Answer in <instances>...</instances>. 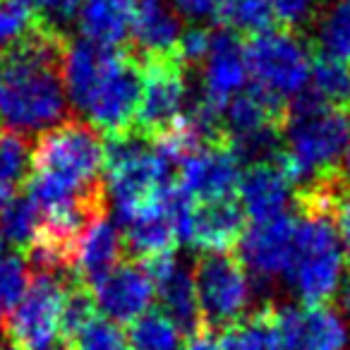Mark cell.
I'll use <instances>...</instances> for the list:
<instances>
[{
	"mask_svg": "<svg viewBox=\"0 0 350 350\" xmlns=\"http://www.w3.org/2000/svg\"><path fill=\"white\" fill-rule=\"evenodd\" d=\"M41 211L27 192L0 200V240L17 250H27L39 228Z\"/></svg>",
	"mask_w": 350,
	"mask_h": 350,
	"instance_id": "cell-26",
	"label": "cell"
},
{
	"mask_svg": "<svg viewBox=\"0 0 350 350\" xmlns=\"http://www.w3.org/2000/svg\"><path fill=\"white\" fill-rule=\"evenodd\" d=\"M29 5H34L51 25L65 31V27L72 20H77V12L82 8L84 0H27Z\"/></svg>",
	"mask_w": 350,
	"mask_h": 350,
	"instance_id": "cell-33",
	"label": "cell"
},
{
	"mask_svg": "<svg viewBox=\"0 0 350 350\" xmlns=\"http://www.w3.org/2000/svg\"><path fill=\"white\" fill-rule=\"evenodd\" d=\"M106 142L82 118H65L60 125L41 132L31 146L27 195L39 211L108 197L101 178Z\"/></svg>",
	"mask_w": 350,
	"mask_h": 350,
	"instance_id": "cell-2",
	"label": "cell"
},
{
	"mask_svg": "<svg viewBox=\"0 0 350 350\" xmlns=\"http://www.w3.org/2000/svg\"><path fill=\"white\" fill-rule=\"evenodd\" d=\"M101 317L116 324H135L154 302V281L142 262L125 259L92 288Z\"/></svg>",
	"mask_w": 350,
	"mask_h": 350,
	"instance_id": "cell-17",
	"label": "cell"
},
{
	"mask_svg": "<svg viewBox=\"0 0 350 350\" xmlns=\"http://www.w3.org/2000/svg\"><path fill=\"white\" fill-rule=\"evenodd\" d=\"M317 44L321 53L350 60V0H334L314 22Z\"/></svg>",
	"mask_w": 350,
	"mask_h": 350,
	"instance_id": "cell-28",
	"label": "cell"
},
{
	"mask_svg": "<svg viewBox=\"0 0 350 350\" xmlns=\"http://www.w3.org/2000/svg\"><path fill=\"white\" fill-rule=\"evenodd\" d=\"M31 139L0 127V200L20 192L31 163Z\"/></svg>",
	"mask_w": 350,
	"mask_h": 350,
	"instance_id": "cell-27",
	"label": "cell"
},
{
	"mask_svg": "<svg viewBox=\"0 0 350 350\" xmlns=\"http://www.w3.org/2000/svg\"><path fill=\"white\" fill-rule=\"evenodd\" d=\"M106 192L116 202L120 224L125 219H130L135 211L151 204L165 187L175 183V170L161 159L154 144L142 151V154L106 168Z\"/></svg>",
	"mask_w": 350,
	"mask_h": 350,
	"instance_id": "cell-10",
	"label": "cell"
},
{
	"mask_svg": "<svg viewBox=\"0 0 350 350\" xmlns=\"http://www.w3.org/2000/svg\"><path fill=\"white\" fill-rule=\"evenodd\" d=\"M137 3L139 0H84L77 12V25L84 39L122 49L130 39Z\"/></svg>",
	"mask_w": 350,
	"mask_h": 350,
	"instance_id": "cell-22",
	"label": "cell"
},
{
	"mask_svg": "<svg viewBox=\"0 0 350 350\" xmlns=\"http://www.w3.org/2000/svg\"><path fill=\"white\" fill-rule=\"evenodd\" d=\"M5 317H8V312L3 310V305H0V343H3V329H5Z\"/></svg>",
	"mask_w": 350,
	"mask_h": 350,
	"instance_id": "cell-39",
	"label": "cell"
},
{
	"mask_svg": "<svg viewBox=\"0 0 350 350\" xmlns=\"http://www.w3.org/2000/svg\"><path fill=\"white\" fill-rule=\"evenodd\" d=\"M238 195L245 216L252 219V224H262V221L288 214L286 209L293 200V183L288 180V175L276 163V159L264 161L243 170Z\"/></svg>",
	"mask_w": 350,
	"mask_h": 350,
	"instance_id": "cell-18",
	"label": "cell"
},
{
	"mask_svg": "<svg viewBox=\"0 0 350 350\" xmlns=\"http://www.w3.org/2000/svg\"><path fill=\"white\" fill-rule=\"evenodd\" d=\"M49 350H72V348H70V343H65V340H58V343H55L53 348H49Z\"/></svg>",
	"mask_w": 350,
	"mask_h": 350,
	"instance_id": "cell-40",
	"label": "cell"
},
{
	"mask_svg": "<svg viewBox=\"0 0 350 350\" xmlns=\"http://www.w3.org/2000/svg\"><path fill=\"white\" fill-rule=\"evenodd\" d=\"M271 10L276 15L278 27H288V29H297L312 20L314 15V3L317 0H269Z\"/></svg>",
	"mask_w": 350,
	"mask_h": 350,
	"instance_id": "cell-32",
	"label": "cell"
},
{
	"mask_svg": "<svg viewBox=\"0 0 350 350\" xmlns=\"http://www.w3.org/2000/svg\"><path fill=\"white\" fill-rule=\"evenodd\" d=\"M340 173H345L343 180H345V185L350 187V139H348V146H345V151H343V170H340Z\"/></svg>",
	"mask_w": 350,
	"mask_h": 350,
	"instance_id": "cell-38",
	"label": "cell"
},
{
	"mask_svg": "<svg viewBox=\"0 0 350 350\" xmlns=\"http://www.w3.org/2000/svg\"><path fill=\"white\" fill-rule=\"evenodd\" d=\"M68 31L44 17L22 44L0 53V127L36 139L70 118L63 79Z\"/></svg>",
	"mask_w": 350,
	"mask_h": 350,
	"instance_id": "cell-1",
	"label": "cell"
},
{
	"mask_svg": "<svg viewBox=\"0 0 350 350\" xmlns=\"http://www.w3.org/2000/svg\"><path fill=\"white\" fill-rule=\"evenodd\" d=\"M216 336L224 350H278L276 305L264 302L262 307L250 312L243 321Z\"/></svg>",
	"mask_w": 350,
	"mask_h": 350,
	"instance_id": "cell-23",
	"label": "cell"
},
{
	"mask_svg": "<svg viewBox=\"0 0 350 350\" xmlns=\"http://www.w3.org/2000/svg\"><path fill=\"white\" fill-rule=\"evenodd\" d=\"M0 254H3V240H0Z\"/></svg>",
	"mask_w": 350,
	"mask_h": 350,
	"instance_id": "cell-42",
	"label": "cell"
},
{
	"mask_svg": "<svg viewBox=\"0 0 350 350\" xmlns=\"http://www.w3.org/2000/svg\"><path fill=\"white\" fill-rule=\"evenodd\" d=\"M173 10L180 20L206 27L209 20H216V0H173Z\"/></svg>",
	"mask_w": 350,
	"mask_h": 350,
	"instance_id": "cell-34",
	"label": "cell"
},
{
	"mask_svg": "<svg viewBox=\"0 0 350 350\" xmlns=\"http://www.w3.org/2000/svg\"><path fill=\"white\" fill-rule=\"evenodd\" d=\"M125 259L127 254L122 230L108 219V214H103L84 230L79 240L77 257H75V276L87 288H94Z\"/></svg>",
	"mask_w": 350,
	"mask_h": 350,
	"instance_id": "cell-21",
	"label": "cell"
},
{
	"mask_svg": "<svg viewBox=\"0 0 350 350\" xmlns=\"http://www.w3.org/2000/svg\"><path fill=\"white\" fill-rule=\"evenodd\" d=\"M245 60L250 77L259 89L291 103L310 82L314 46L302 31L276 25L245 41Z\"/></svg>",
	"mask_w": 350,
	"mask_h": 350,
	"instance_id": "cell-4",
	"label": "cell"
},
{
	"mask_svg": "<svg viewBox=\"0 0 350 350\" xmlns=\"http://www.w3.org/2000/svg\"><path fill=\"white\" fill-rule=\"evenodd\" d=\"M295 243L297 216L283 214L250 226L238 243V257L259 283L269 286L276 278L288 276L295 259Z\"/></svg>",
	"mask_w": 350,
	"mask_h": 350,
	"instance_id": "cell-11",
	"label": "cell"
},
{
	"mask_svg": "<svg viewBox=\"0 0 350 350\" xmlns=\"http://www.w3.org/2000/svg\"><path fill=\"white\" fill-rule=\"evenodd\" d=\"M31 278V269L20 252H10L0 257V305L10 312L27 293Z\"/></svg>",
	"mask_w": 350,
	"mask_h": 350,
	"instance_id": "cell-31",
	"label": "cell"
},
{
	"mask_svg": "<svg viewBox=\"0 0 350 350\" xmlns=\"http://www.w3.org/2000/svg\"><path fill=\"white\" fill-rule=\"evenodd\" d=\"M336 300H338V307L345 317H350V271H343V278L338 283V291H336Z\"/></svg>",
	"mask_w": 350,
	"mask_h": 350,
	"instance_id": "cell-37",
	"label": "cell"
},
{
	"mask_svg": "<svg viewBox=\"0 0 350 350\" xmlns=\"http://www.w3.org/2000/svg\"><path fill=\"white\" fill-rule=\"evenodd\" d=\"M331 219H334V228H336V235H338L343 257L350 262V187H345V190L340 192Z\"/></svg>",
	"mask_w": 350,
	"mask_h": 350,
	"instance_id": "cell-35",
	"label": "cell"
},
{
	"mask_svg": "<svg viewBox=\"0 0 350 350\" xmlns=\"http://www.w3.org/2000/svg\"><path fill=\"white\" fill-rule=\"evenodd\" d=\"M350 139V113L326 106L312 92H302L288 103L283 122V149L276 163L297 190L319 175L338 170Z\"/></svg>",
	"mask_w": 350,
	"mask_h": 350,
	"instance_id": "cell-3",
	"label": "cell"
},
{
	"mask_svg": "<svg viewBox=\"0 0 350 350\" xmlns=\"http://www.w3.org/2000/svg\"><path fill=\"white\" fill-rule=\"evenodd\" d=\"M0 350H10V348H8V345H5V340H3V343H0Z\"/></svg>",
	"mask_w": 350,
	"mask_h": 350,
	"instance_id": "cell-41",
	"label": "cell"
},
{
	"mask_svg": "<svg viewBox=\"0 0 350 350\" xmlns=\"http://www.w3.org/2000/svg\"><path fill=\"white\" fill-rule=\"evenodd\" d=\"M216 22L238 36H257L276 27L269 0H216Z\"/></svg>",
	"mask_w": 350,
	"mask_h": 350,
	"instance_id": "cell-25",
	"label": "cell"
},
{
	"mask_svg": "<svg viewBox=\"0 0 350 350\" xmlns=\"http://www.w3.org/2000/svg\"><path fill=\"white\" fill-rule=\"evenodd\" d=\"M132 350H185V338L159 310L146 312L130 329Z\"/></svg>",
	"mask_w": 350,
	"mask_h": 350,
	"instance_id": "cell-29",
	"label": "cell"
},
{
	"mask_svg": "<svg viewBox=\"0 0 350 350\" xmlns=\"http://www.w3.org/2000/svg\"><path fill=\"white\" fill-rule=\"evenodd\" d=\"M142 264L154 281V300L159 302L161 314L180 331L183 338L190 340L204 334L192 267H187L175 252Z\"/></svg>",
	"mask_w": 350,
	"mask_h": 350,
	"instance_id": "cell-12",
	"label": "cell"
},
{
	"mask_svg": "<svg viewBox=\"0 0 350 350\" xmlns=\"http://www.w3.org/2000/svg\"><path fill=\"white\" fill-rule=\"evenodd\" d=\"M122 49L94 44L89 39L68 41L65 60H63V79H65V92H68V101L77 111L87 108L96 84L101 82L103 75L108 72V68L118 60Z\"/></svg>",
	"mask_w": 350,
	"mask_h": 350,
	"instance_id": "cell-20",
	"label": "cell"
},
{
	"mask_svg": "<svg viewBox=\"0 0 350 350\" xmlns=\"http://www.w3.org/2000/svg\"><path fill=\"white\" fill-rule=\"evenodd\" d=\"M204 334H221L252 312V281L233 252H200L192 259Z\"/></svg>",
	"mask_w": 350,
	"mask_h": 350,
	"instance_id": "cell-6",
	"label": "cell"
},
{
	"mask_svg": "<svg viewBox=\"0 0 350 350\" xmlns=\"http://www.w3.org/2000/svg\"><path fill=\"white\" fill-rule=\"evenodd\" d=\"M77 281L63 273L31 271L27 293L8 312L3 340L10 350H49L60 340V314L68 286Z\"/></svg>",
	"mask_w": 350,
	"mask_h": 350,
	"instance_id": "cell-7",
	"label": "cell"
},
{
	"mask_svg": "<svg viewBox=\"0 0 350 350\" xmlns=\"http://www.w3.org/2000/svg\"><path fill=\"white\" fill-rule=\"evenodd\" d=\"M200 72V94L211 106L224 108L235 94L245 89L250 72L245 60V41L243 36L228 29H211L209 51L197 68Z\"/></svg>",
	"mask_w": 350,
	"mask_h": 350,
	"instance_id": "cell-16",
	"label": "cell"
},
{
	"mask_svg": "<svg viewBox=\"0 0 350 350\" xmlns=\"http://www.w3.org/2000/svg\"><path fill=\"white\" fill-rule=\"evenodd\" d=\"M185 350H224L216 334H200L185 343Z\"/></svg>",
	"mask_w": 350,
	"mask_h": 350,
	"instance_id": "cell-36",
	"label": "cell"
},
{
	"mask_svg": "<svg viewBox=\"0 0 350 350\" xmlns=\"http://www.w3.org/2000/svg\"><path fill=\"white\" fill-rule=\"evenodd\" d=\"M72 350H132L130 336L120 324L96 314L70 340Z\"/></svg>",
	"mask_w": 350,
	"mask_h": 350,
	"instance_id": "cell-30",
	"label": "cell"
},
{
	"mask_svg": "<svg viewBox=\"0 0 350 350\" xmlns=\"http://www.w3.org/2000/svg\"><path fill=\"white\" fill-rule=\"evenodd\" d=\"M247 230V216L235 197L190 202L180 219V243L200 252H230Z\"/></svg>",
	"mask_w": 350,
	"mask_h": 350,
	"instance_id": "cell-15",
	"label": "cell"
},
{
	"mask_svg": "<svg viewBox=\"0 0 350 350\" xmlns=\"http://www.w3.org/2000/svg\"><path fill=\"white\" fill-rule=\"evenodd\" d=\"M142 63V98L132 130L154 144L161 135L180 120L190 98L187 75L178 55L173 58L139 60Z\"/></svg>",
	"mask_w": 350,
	"mask_h": 350,
	"instance_id": "cell-8",
	"label": "cell"
},
{
	"mask_svg": "<svg viewBox=\"0 0 350 350\" xmlns=\"http://www.w3.org/2000/svg\"><path fill=\"white\" fill-rule=\"evenodd\" d=\"M183 27L180 17L175 15L161 0H139L135 10V20L130 27V41L127 49L139 60L173 58L178 55Z\"/></svg>",
	"mask_w": 350,
	"mask_h": 350,
	"instance_id": "cell-19",
	"label": "cell"
},
{
	"mask_svg": "<svg viewBox=\"0 0 350 350\" xmlns=\"http://www.w3.org/2000/svg\"><path fill=\"white\" fill-rule=\"evenodd\" d=\"M243 163L230 144L202 146L187 156L175 173V185L192 202H211L235 197Z\"/></svg>",
	"mask_w": 350,
	"mask_h": 350,
	"instance_id": "cell-14",
	"label": "cell"
},
{
	"mask_svg": "<svg viewBox=\"0 0 350 350\" xmlns=\"http://www.w3.org/2000/svg\"><path fill=\"white\" fill-rule=\"evenodd\" d=\"M278 350H350L343 314L326 305L276 307Z\"/></svg>",
	"mask_w": 350,
	"mask_h": 350,
	"instance_id": "cell-13",
	"label": "cell"
},
{
	"mask_svg": "<svg viewBox=\"0 0 350 350\" xmlns=\"http://www.w3.org/2000/svg\"><path fill=\"white\" fill-rule=\"evenodd\" d=\"M343 250L334 228V219L317 214L297 216L295 259L288 281L302 307L326 305L343 278Z\"/></svg>",
	"mask_w": 350,
	"mask_h": 350,
	"instance_id": "cell-5",
	"label": "cell"
},
{
	"mask_svg": "<svg viewBox=\"0 0 350 350\" xmlns=\"http://www.w3.org/2000/svg\"><path fill=\"white\" fill-rule=\"evenodd\" d=\"M142 98V63L130 49H122L116 63L108 68L89 98V120L103 137H120L135 125L137 108Z\"/></svg>",
	"mask_w": 350,
	"mask_h": 350,
	"instance_id": "cell-9",
	"label": "cell"
},
{
	"mask_svg": "<svg viewBox=\"0 0 350 350\" xmlns=\"http://www.w3.org/2000/svg\"><path fill=\"white\" fill-rule=\"evenodd\" d=\"M312 94L326 106L350 113V60L314 49L312 60Z\"/></svg>",
	"mask_w": 350,
	"mask_h": 350,
	"instance_id": "cell-24",
	"label": "cell"
}]
</instances>
